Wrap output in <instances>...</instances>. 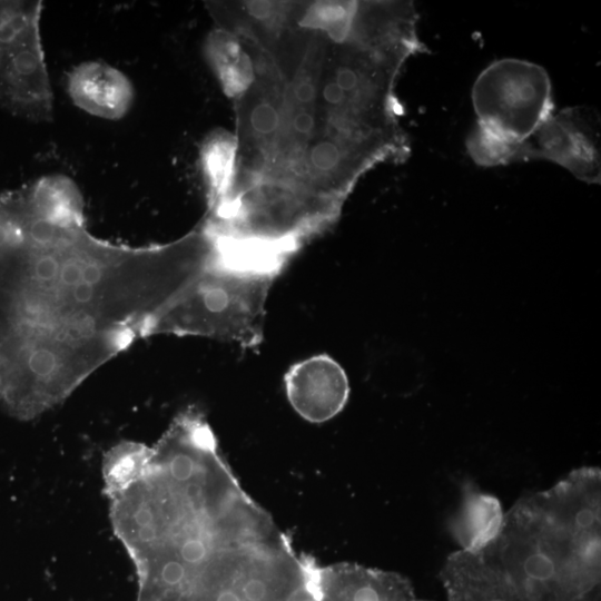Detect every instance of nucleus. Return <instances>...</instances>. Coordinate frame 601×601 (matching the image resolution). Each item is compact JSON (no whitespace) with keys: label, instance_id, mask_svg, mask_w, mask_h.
<instances>
[{"label":"nucleus","instance_id":"1","mask_svg":"<svg viewBox=\"0 0 601 601\" xmlns=\"http://www.w3.org/2000/svg\"><path fill=\"white\" fill-rule=\"evenodd\" d=\"M402 1H264L236 38L247 77L233 98L226 201L247 226L309 239L334 224L357 181L411 152L395 86L426 52Z\"/></svg>","mask_w":601,"mask_h":601},{"label":"nucleus","instance_id":"2","mask_svg":"<svg viewBox=\"0 0 601 601\" xmlns=\"http://www.w3.org/2000/svg\"><path fill=\"white\" fill-rule=\"evenodd\" d=\"M68 176H42L0 194V407L35 420L95 371L155 335L205 267L195 228L160 245L93 236Z\"/></svg>","mask_w":601,"mask_h":601},{"label":"nucleus","instance_id":"3","mask_svg":"<svg viewBox=\"0 0 601 601\" xmlns=\"http://www.w3.org/2000/svg\"><path fill=\"white\" fill-rule=\"evenodd\" d=\"M600 117L587 106L568 107L549 116L530 136L512 141L477 125L466 150L479 166L493 167L532 159L552 161L588 184L601 180Z\"/></svg>","mask_w":601,"mask_h":601},{"label":"nucleus","instance_id":"4","mask_svg":"<svg viewBox=\"0 0 601 601\" xmlns=\"http://www.w3.org/2000/svg\"><path fill=\"white\" fill-rule=\"evenodd\" d=\"M42 1H0V109L36 122L53 119V91L42 46Z\"/></svg>","mask_w":601,"mask_h":601},{"label":"nucleus","instance_id":"5","mask_svg":"<svg viewBox=\"0 0 601 601\" xmlns=\"http://www.w3.org/2000/svg\"><path fill=\"white\" fill-rule=\"evenodd\" d=\"M484 553L521 601H582L594 590L550 550L525 496L504 513L500 534Z\"/></svg>","mask_w":601,"mask_h":601},{"label":"nucleus","instance_id":"6","mask_svg":"<svg viewBox=\"0 0 601 601\" xmlns=\"http://www.w3.org/2000/svg\"><path fill=\"white\" fill-rule=\"evenodd\" d=\"M471 97L476 125L512 141L530 136L554 112L549 73L523 59L491 62L475 79Z\"/></svg>","mask_w":601,"mask_h":601},{"label":"nucleus","instance_id":"7","mask_svg":"<svg viewBox=\"0 0 601 601\" xmlns=\"http://www.w3.org/2000/svg\"><path fill=\"white\" fill-rule=\"evenodd\" d=\"M285 384L293 407L312 422L335 416L349 394L345 371L327 355L313 356L292 366Z\"/></svg>","mask_w":601,"mask_h":601},{"label":"nucleus","instance_id":"8","mask_svg":"<svg viewBox=\"0 0 601 601\" xmlns=\"http://www.w3.org/2000/svg\"><path fill=\"white\" fill-rule=\"evenodd\" d=\"M67 90L75 106L107 120L122 119L135 100L130 79L116 67L98 60L73 67L67 77Z\"/></svg>","mask_w":601,"mask_h":601},{"label":"nucleus","instance_id":"9","mask_svg":"<svg viewBox=\"0 0 601 601\" xmlns=\"http://www.w3.org/2000/svg\"><path fill=\"white\" fill-rule=\"evenodd\" d=\"M447 601H521L486 553L462 550L447 556L440 572Z\"/></svg>","mask_w":601,"mask_h":601},{"label":"nucleus","instance_id":"10","mask_svg":"<svg viewBox=\"0 0 601 601\" xmlns=\"http://www.w3.org/2000/svg\"><path fill=\"white\" fill-rule=\"evenodd\" d=\"M318 591L319 601H417L400 574L348 564L319 572Z\"/></svg>","mask_w":601,"mask_h":601},{"label":"nucleus","instance_id":"11","mask_svg":"<svg viewBox=\"0 0 601 601\" xmlns=\"http://www.w3.org/2000/svg\"><path fill=\"white\" fill-rule=\"evenodd\" d=\"M503 521L504 512L497 497L482 491L473 481L462 482L459 508L449 524L460 550L485 552L497 539Z\"/></svg>","mask_w":601,"mask_h":601},{"label":"nucleus","instance_id":"12","mask_svg":"<svg viewBox=\"0 0 601 601\" xmlns=\"http://www.w3.org/2000/svg\"><path fill=\"white\" fill-rule=\"evenodd\" d=\"M234 154V137L221 131L211 134L203 144L200 164L207 186L208 205L226 190L233 175Z\"/></svg>","mask_w":601,"mask_h":601},{"label":"nucleus","instance_id":"13","mask_svg":"<svg viewBox=\"0 0 601 601\" xmlns=\"http://www.w3.org/2000/svg\"><path fill=\"white\" fill-rule=\"evenodd\" d=\"M417 601H426V600H417Z\"/></svg>","mask_w":601,"mask_h":601},{"label":"nucleus","instance_id":"14","mask_svg":"<svg viewBox=\"0 0 601 601\" xmlns=\"http://www.w3.org/2000/svg\"><path fill=\"white\" fill-rule=\"evenodd\" d=\"M582 601H585V599H584V600H582Z\"/></svg>","mask_w":601,"mask_h":601}]
</instances>
